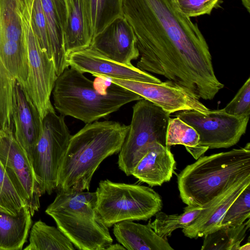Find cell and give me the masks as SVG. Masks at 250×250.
Wrapping results in <instances>:
<instances>
[{"label":"cell","instance_id":"1f68e13d","mask_svg":"<svg viewBox=\"0 0 250 250\" xmlns=\"http://www.w3.org/2000/svg\"><path fill=\"white\" fill-rule=\"evenodd\" d=\"M222 111L229 115L242 116L250 115V78L249 77L232 100Z\"/></svg>","mask_w":250,"mask_h":250},{"label":"cell","instance_id":"7402d4cb","mask_svg":"<svg viewBox=\"0 0 250 250\" xmlns=\"http://www.w3.org/2000/svg\"><path fill=\"white\" fill-rule=\"evenodd\" d=\"M29 208L23 207L16 215L0 210V250H21L32 225Z\"/></svg>","mask_w":250,"mask_h":250},{"label":"cell","instance_id":"4316f807","mask_svg":"<svg viewBox=\"0 0 250 250\" xmlns=\"http://www.w3.org/2000/svg\"><path fill=\"white\" fill-rule=\"evenodd\" d=\"M206 206V204L196 207L187 206L180 214H167L159 211L155 215L154 220L148 224L159 236L167 240L173 231L189 225Z\"/></svg>","mask_w":250,"mask_h":250},{"label":"cell","instance_id":"8d00e7d4","mask_svg":"<svg viewBox=\"0 0 250 250\" xmlns=\"http://www.w3.org/2000/svg\"><path fill=\"white\" fill-rule=\"evenodd\" d=\"M250 250V243L249 242L243 246H240L238 250Z\"/></svg>","mask_w":250,"mask_h":250},{"label":"cell","instance_id":"e575fe53","mask_svg":"<svg viewBox=\"0 0 250 250\" xmlns=\"http://www.w3.org/2000/svg\"><path fill=\"white\" fill-rule=\"evenodd\" d=\"M26 5L29 14H30L34 0H21Z\"/></svg>","mask_w":250,"mask_h":250},{"label":"cell","instance_id":"52a82bcc","mask_svg":"<svg viewBox=\"0 0 250 250\" xmlns=\"http://www.w3.org/2000/svg\"><path fill=\"white\" fill-rule=\"evenodd\" d=\"M126 136L119 151L118 165L127 176L131 175L149 145L157 142L166 146L170 114L152 102L142 99L133 106Z\"/></svg>","mask_w":250,"mask_h":250},{"label":"cell","instance_id":"9c48e42d","mask_svg":"<svg viewBox=\"0 0 250 250\" xmlns=\"http://www.w3.org/2000/svg\"><path fill=\"white\" fill-rule=\"evenodd\" d=\"M18 8L22 21L28 59V76L22 86L42 120L54 109L50 97L58 76L53 60L42 49L33 32L26 6L19 3Z\"/></svg>","mask_w":250,"mask_h":250},{"label":"cell","instance_id":"7c38bea8","mask_svg":"<svg viewBox=\"0 0 250 250\" xmlns=\"http://www.w3.org/2000/svg\"><path fill=\"white\" fill-rule=\"evenodd\" d=\"M0 161L33 216L40 208L42 194L32 165L13 131L0 127Z\"/></svg>","mask_w":250,"mask_h":250},{"label":"cell","instance_id":"5bb4252c","mask_svg":"<svg viewBox=\"0 0 250 250\" xmlns=\"http://www.w3.org/2000/svg\"><path fill=\"white\" fill-rule=\"evenodd\" d=\"M66 60L69 67L97 77L156 83L162 82L157 77L132 64L125 65L105 58L89 46L69 54Z\"/></svg>","mask_w":250,"mask_h":250},{"label":"cell","instance_id":"44dd1931","mask_svg":"<svg viewBox=\"0 0 250 250\" xmlns=\"http://www.w3.org/2000/svg\"><path fill=\"white\" fill-rule=\"evenodd\" d=\"M66 23L64 44L66 56L88 47L92 37L83 0H66Z\"/></svg>","mask_w":250,"mask_h":250},{"label":"cell","instance_id":"cb8c5ba5","mask_svg":"<svg viewBox=\"0 0 250 250\" xmlns=\"http://www.w3.org/2000/svg\"><path fill=\"white\" fill-rule=\"evenodd\" d=\"M29 243L25 250H74L73 244L57 227L47 225L41 220L31 227Z\"/></svg>","mask_w":250,"mask_h":250},{"label":"cell","instance_id":"f546056e","mask_svg":"<svg viewBox=\"0 0 250 250\" xmlns=\"http://www.w3.org/2000/svg\"><path fill=\"white\" fill-rule=\"evenodd\" d=\"M250 217V185L232 203L220 224L221 227H236Z\"/></svg>","mask_w":250,"mask_h":250},{"label":"cell","instance_id":"9a60e30c","mask_svg":"<svg viewBox=\"0 0 250 250\" xmlns=\"http://www.w3.org/2000/svg\"><path fill=\"white\" fill-rule=\"evenodd\" d=\"M103 56L125 65L140 56L134 30L124 16L109 24L92 39L89 46Z\"/></svg>","mask_w":250,"mask_h":250},{"label":"cell","instance_id":"277c9868","mask_svg":"<svg viewBox=\"0 0 250 250\" xmlns=\"http://www.w3.org/2000/svg\"><path fill=\"white\" fill-rule=\"evenodd\" d=\"M95 85L83 73L71 67L66 68L58 76L52 91L54 107L62 115L87 124L143 99L110 81L103 90Z\"/></svg>","mask_w":250,"mask_h":250},{"label":"cell","instance_id":"ac0fdd59","mask_svg":"<svg viewBox=\"0 0 250 250\" xmlns=\"http://www.w3.org/2000/svg\"><path fill=\"white\" fill-rule=\"evenodd\" d=\"M176 167V162L170 148L154 142L134 168L131 175L150 187L168 182Z\"/></svg>","mask_w":250,"mask_h":250},{"label":"cell","instance_id":"4fadbf2b","mask_svg":"<svg viewBox=\"0 0 250 250\" xmlns=\"http://www.w3.org/2000/svg\"><path fill=\"white\" fill-rule=\"evenodd\" d=\"M107 79L161 107L170 114L187 110L203 113L209 110L199 99L169 80L156 83L113 78Z\"/></svg>","mask_w":250,"mask_h":250},{"label":"cell","instance_id":"30bf717a","mask_svg":"<svg viewBox=\"0 0 250 250\" xmlns=\"http://www.w3.org/2000/svg\"><path fill=\"white\" fill-rule=\"evenodd\" d=\"M176 117L196 130L200 137L199 146L205 152L209 148L236 145L246 132L250 116H233L218 109L206 113L194 110L181 111Z\"/></svg>","mask_w":250,"mask_h":250},{"label":"cell","instance_id":"836d02e7","mask_svg":"<svg viewBox=\"0 0 250 250\" xmlns=\"http://www.w3.org/2000/svg\"><path fill=\"white\" fill-rule=\"evenodd\" d=\"M106 250H126V249L120 244H110Z\"/></svg>","mask_w":250,"mask_h":250},{"label":"cell","instance_id":"f1b7e54d","mask_svg":"<svg viewBox=\"0 0 250 250\" xmlns=\"http://www.w3.org/2000/svg\"><path fill=\"white\" fill-rule=\"evenodd\" d=\"M26 205L0 161V210L16 215Z\"/></svg>","mask_w":250,"mask_h":250},{"label":"cell","instance_id":"603a6c76","mask_svg":"<svg viewBox=\"0 0 250 250\" xmlns=\"http://www.w3.org/2000/svg\"><path fill=\"white\" fill-rule=\"evenodd\" d=\"M123 0H83L92 39L116 18L123 16Z\"/></svg>","mask_w":250,"mask_h":250},{"label":"cell","instance_id":"d6a6232c","mask_svg":"<svg viewBox=\"0 0 250 250\" xmlns=\"http://www.w3.org/2000/svg\"><path fill=\"white\" fill-rule=\"evenodd\" d=\"M220 0H173L178 9L188 18L210 15Z\"/></svg>","mask_w":250,"mask_h":250},{"label":"cell","instance_id":"d6986e66","mask_svg":"<svg viewBox=\"0 0 250 250\" xmlns=\"http://www.w3.org/2000/svg\"><path fill=\"white\" fill-rule=\"evenodd\" d=\"M41 3L46 21L52 56L58 76L69 67L64 44L66 2V0H41Z\"/></svg>","mask_w":250,"mask_h":250},{"label":"cell","instance_id":"7a4b0ae2","mask_svg":"<svg viewBox=\"0 0 250 250\" xmlns=\"http://www.w3.org/2000/svg\"><path fill=\"white\" fill-rule=\"evenodd\" d=\"M128 129L117 122L96 121L71 135L58 174V191H88L94 172L119 152Z\"/></svg>","mask_w":250,"mask_h":250},{"label":"cell","instance_id":"6da1fadb","mask_svg":"<svg viewBox=\"0 0 250 250\" xmlns=\"http://www.w3.org/2000/svg\"><path fill=\"white\" fill-rule=\"evenodd\" d=\"M122 10L136 36L138 68L164 76L198 99L223 88L198 24L173 0H123Z\"/></svg>","mask_w":250,"mask_h":250},{"label":"cell","instance_id":"83f0119b","mask_svg":"<svg viewBox=\"0 0 250 250\" xmlns=\"http://www.w3.org/2000/svg\"><path fill=\"white\" fill-rule=\"evenodd\" d=\"M16 80L0 58V127L13 132V95Z\"/></svg>","mask_w":250,"mask_h":250},{"label":"cell","instance_id":"8fae6325","mask_svg":"<svg viewBox=\"0 0 250 250\" xmlns=\"http://www.w3.org/2000/svg\"><path fill=\"white\" fill-rule=\"evenodd\" d=\"M19 0H0V58L22 85L28 76V59Z\"/></svg>","mask_w":250,"mask_h":250},{"label":"cell","instance_id":"8992f818","mask_svg":"<svg viewBox=\"0 0 250 250\" xmlns=\"http://www.w3.org/2000/svg\"><path fill=\"white\" fill-rule=\"evenodd\" d=\"M96 209L109 228L124 221H146L161 211V196L148 187L101 180L95 191Z\"/></svg>","mask_w":250,"mask_h":250},{"label":"cell","instance_id":"ffe728a7","mask_svg":"<svg viewBox=\"0 0 250 250\" xmlns=\"http://www.w3.org/2000/svg\"><path fill=\"white\" fill-rule=\"evenodd\" d=\"M117 241L128 250H172L167 240L159 236L147 225L124 221L113 225Z\"/></svg>","mask_w":250,"mask_h":250},{"label":"cell","instance_id":"d590c367","mask_svg":"<svg viewBox=\"0 0 250 250\" xmlns=\"http://www.w3.org/2000/svg\"><path fill=\"white\" fill-rule=\"evenodd\" d=\"M242 4L246 8L247 11L250 12V0H241Z\"/></svg>","mask_w":250,"mask_h":250},{"label":"cell","instance_id":"5b68a950","mask_svg":"<svg viewBox=\"0 0 250 250\" xmlns=\"http://www.w3.org/2000/svg\"><path fill=\"white\" fill-rule=\"evenodd\" d=\"M96 203V192L58 191L45 212L77 249L106 250L113 239Z\"/></svg>","mask_w":250,"mask_h":250},{"label":"cell","instance_id":"2e32d148","mask_svg":"<svg viewBox=\"0 0 250 250\" xmlns=\"http://www.w3.org/2000/svg\"><path fill=\"white\" fill-rule=\"evenodd\" d=\"M14 135L31 164L42 127L40 113L21 84L16 80L13 95Z\"/></svg>","mask_w":250,"mask_h":250},{"label":"cell","instance_id":"484cf974","mask_svg":"<svg viewBox=\"0 0 250 250\" xmlns=\"http://www.w3.org/2000/svg\"><path fill=\"white\" fill-rule=\"evenodd\" d=\"M200 137L196 130L176 117L169 118L166 136V146L181 145L197 160L205 152L199 146Z\"/></svg>","mask_w":250,"mask_h":250},{"label":"cell","instance_id":"e0dca14e","mask_svg":"<svg viewBox=\"0 0 250 250\" xmlns=\"http://www.w3.org/2000/svg\"><path fill=\"white\" fill-rule=\"evenodd\" d=\"M250 185V176L236 182L207 203L197 217L187 227L183 229L184 234L190 239H197L220 228L223 217L230 205Z\"/></svg>","mask_w":250,"mask_h":250},{"label":"cell","instance_id":"d4e9b609","mask_svg":"<svg viewBox=\"0 0 250 250\" xmlns=\"http://www.w3.org/2000/svg\"><path fill=\"white\" fill-rule=\"evenodd\" d=\"M250 227V219L236 227H221L203 236L201 250H238Z\"/></svg>","mask_w":250,"mask_h":250},{"label":"cell","instance_id":"4dcf8cb0","mask_svg":"<svg viewBox=\"0 0 250 250\" xmlns=\"http://www.w3.org/2000/svg\"><path fill=\"white\" fill-rule=\"evenodd\" d=\"M30 23L33 32L42 49L52 58L45 17L41 0H34L30 14Z\"/></svg>","mask_w":250,"mask_h":250},{"label":"cell","instance_id":"ba28073f","mask_svg":"<svg viewBox=\"0 0 250 250\" xmlns=\"http://www.w3.org/2000/svg\"><path fill=\"white\" fill-rule=\"evenodd\" d=\"M71 136L64 116L58 115L54 109L42 119L31 164L42 195H50L56 189L59 170Z\"/></svg>","mask_w":250,"mask_h":250},{"label":"cell","instance_id":"3957f363","mask_svg":"<svg viewBox=\"0 0 250 250\" xmlns=\"http://www.w3.org/2000/svg\"><path fill=\"white\" fill-rule=\"evenodd\" d=\"M250 176V143L244 147L201 156L177 176L182 201L203 206L236 182Z\"/></svg>","mask_w":250,"mask_h":250}]
</instances>
